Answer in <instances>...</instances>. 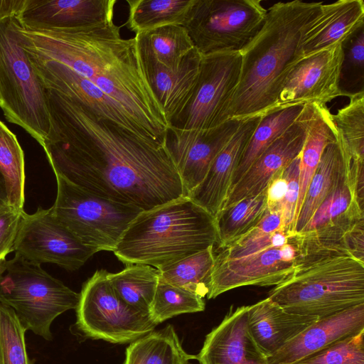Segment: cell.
<instances>
[{
    "mask_svg": "<svg viewBox=\"0 0 364 364\" xmlns=\"http://www.w3.org/2000/svg\"><path fill=\"white\" fill-rule=\"evenodd\" d=\"M46 92L50 129L42 147L54 173L144 211L186 196L167 143L140 138L77 100Z\"/></svg>",
    "mask_w": 364,
    "mask_h": 364,
    "instance_id": "obj_1",
    "label": "cell"
},
{
    "mask_svg": "<svg viewBox=\"0 0 364 364\" xmlns=\"http://www.w3.org/2000/svg\"><path fill=\"white\" fill-rule=\"evenodd\" d=\"M13 24L28 55L63 63L120 103L151 141H168L170 123L155 95L136 37L125 39L114 21L68 30Z\"/></svg>",
    "mask_w": 364,
    "mask_h": 364,
    "instance_id": "obj_2",
    "label": "cell"
},
{
    "mask_svg": "<svg viewBox=\"0 0 364 364\" xmlns=\"http://www.w3.org/2000/svg\"><path fill=\"white\" fill-rule=\"evenodd\" d=\"M322 4L294 0L267 9L262 28L240 51L239 82L225 122L264 115L272 109L289 68L302 58L301 39Z\"/></svg>",
    "mask_w": 364,
    "mask_h": 364,
    "instance_id": "obj_3",
    "label": "cell"
},
{
    "mask_svg": "<svg viewBox=\"0 0 364 364\" xmlns=\"http://www.w3.org/2000/svg\"><path fill=\"white\" fill-rule=\"evenodd\" d=\"M215 218L187 196L140 213L113 252L127 264L159 269L218 244Z\"/></svg>",
    "mask_w": 364,
    "mask_h": 364,
    "instance_id": "obj_4",
    "label": "cell"
},
{
    "mask_svg": "<svg viewBox=\"0 0 364 364\" xmlns=\"http://www.w3.org/2000/svg\"><path fill=\"white\" fill-rule=\"evenodd\" d=\"M268 298L287 312L318 318L364 304V262L350 255L299 258Z\"/></svg>",
    "mask_w": 364,
    "mask_h": 364,
    "instance_id": "obj_5",
    "label": "cell"
},
{
    "mask_svg": "<svg viewBox=\"0 0 364 364\" xmlns=\"http://www.w3.org/2000/svg\"><path fill=\"white\" fill-rule=\"evenodd\" d=\"M298 247L284 230L221 250L215 255L210 275L208 299L243 286H276L296 269Z\"/></svg>",
    "mask_w": 364,
    "mask_h": 364,
    "instance_id": "obj_6",
    "label": "cell"
},
{
    "mask_svg": "<svg viewBox=\"0 0 364 364\" xmlns=\"http://www.w3.org/2000/svg\"><path fill=\"white\" fill-rule=\"evenodd\" d=\"M79 299V293L50 275L41 264L18 253L6 261L5 272L0 276V303L14 309L26 331L51 341L54 319L75 309Z\"/></svg>",
    "mask_w": 364,
    "mask_h": 364,
    "instance_id": "obj_7",
    "label": "cell"
},
{
    "mask_svg": "<svg viewBox=\"0 0 364 364\" xmlns=\"http://www.w3.org/2000/svg\"><path fill=\"white\" fill-rule=\"evenodd\" d=\"M0 108L43 146L50 129L46 89L21 47L13 17L0 21Z\"/></svg>",
    "mask_w": 364,
    "mask_h": 364,
    "instance_id": "obj_8",
    "label": "cell"
},
{
    "mask_svg": "<svg viewBox=\"0 0 364 364\" xmlns=\"http://www.w3.org/2000/svg\"><path fill=\"white\" fill-rule=\"evenodd\" d=\"M57 196L50 208L55 218L84 245L114 251L130 223L143 210L114 202L55 173Z\"/></svg>",
    "mask_w": 364,
    "mask_h": 364,
    "instance_id": "obj_9",
    "label": "cell"
},
{
    "mask_svg": "<svg viewBox=\"0 0 364 364\" xmlns=\"http://www.w3.org/2000/svg\"><path fill=\"white\" fill-rule=\"evenodd\" d=\"M266 14L260 0H195L183 26L201 56L241 51Z\"/></svg>",
    "mask_w": 364,
    "mask_h": 364,
    "instance_id": "obj_10",
    "label": "cell"
},
{
    "mask_svg": "<svg viewBox=\"0 0 364 364\" xmlns=\"http://www.w3.org/2000/svg\"><path fill=\"white\" fill-rule=\"evenodd\" d=\"M105 269L97 270L83 284L76 307L77 332L83 337L128 343L157 326L149 314L125 303L115 292Z\"/></svg>",
    "mask_w": 364,
    "mask_h": 364,
    "instance_id": "obj_11",
    "label": "cell"
},
{
    "mask_svg": "<svg viewBox=\"0 0 364 364\" xmlns=\"http://www.w3.org/2000/svg\"><path fill=\"white\" fill-rule=\"evenodd\" d=\"M241 63L240 51L202 56L193 95L171 125L185 130L205 131L225 122V114L239 82Z\"/></svg>",
    "mask_w": 364,
    "mask_h": 364,
    "instance_id": "obj_12",
    "label": "cell"
},
{
    "mask_svg": "<svg viewBox=\"0 0 364 364\" xmlns=\"http://www.w3.org/2000/svg\"><path fill=\"white\" fill-rule=\"evenodd\" d=\"M14 251L28 261L53 263L69 271L80 268L97 251L84 245L53 215L51 208L23 211Z\"/></svg>",
    "mask_w": 364,
    "mask_h": 364,
    "instance_id": "obj_13",
    "label": "cell"
},
{
    "mask_svg": "<svg viewBox=\"0 0 364 364\" xmlns=\"http://www.w3.org/2000/svg\"><path fill=\"white\" fill-rule=\"evenodd\" d=\"M343 58L340 43L296 60L289 68L277 102L269 112L299 105H326L342 96L339 78Z\"/></svg>",
    "mask_w": 364,
    "mask_h": 364,
    "instance_id": "obj_14",
    "label": "cell"
},
{
    "mask_svg": "<svg viewBox=\"0 0 364 364\" xmlns=\"http://www.w3.org/2000/svg\"><path fill=\"white\" fill-rule=\"evenodd\" d=\"M245 119H230L205 131L171 125L167 145L181 177L186 196L203 181L213 161Z\"/></svg>",
    "mask_w": 364,
    "mask_h": 364,
    "instance_id": "obj_15",
    "label": "cell"
},
{
    "mask_svg": "<svg viewBox=\"0 0 364 364\" xmlns=\"http://www.w3.org/2000/svg\"><path fill=\"white\" fill-rule=\"evenodd\" d=\"M28 56L46 90L77 100L103 118L150 141L127 110L91 82L63 63Z\"/></svg>",
    "mask_w": 364,
    "mask_h": 364,
    "instance_id": "obj_16",
    "label": "cell"
},
{
    "mask_svg": "<svg viewBox=\"0 0 364 364\" xmlns=\"http://www.w3.org/2000/svg\"><path fill=\"white\" fill-rule=\"evenodd\" d=\"M116 0H25L16 18L27 28L77 29L113 21Z\"/></svg>",
    "mask_w": 364,
    "mask_h": 364,
    "instance_id": "obj_17",
    "label": "cell"
},
{
    "mask_svg": "<svg viewBox=\"0 0 364 364\" xmlns=\"http://www.w3.org/2000/svg\"><path fill=\"white\" fill-rule=\"evenodd\" d=\"M306 136V114L304 105L298 119L256 159L231 188L222 209L263 193L274 175L301 154Z\"/></svg>",
    "mask_w": 364,
    "mask_h": 364,
    "instance_id": "obj_18",
    "label": "cell"
},
{
    "mask_svg": "<svg viewBox=\"0 0 364 364\" xmlns=\"http://www.w3.org/2000/svg\"><path fill=\"white\" fill-rule=\"evenodd\" d=\"M249 306H241L228 312L206 335L196 359L200 364H267L250 332Z\"/></svg>",
    "mask_w": 364,
    "mask_h": 364,
    "instance_id": "obj_19",
    "label": "cell"
},
{
    "mask_svg": "<svg viewBox=\"0 0 364 364\" xmlns=\"http://www.w3.org/2000/svg\"><path fill=\"white\" fill-rule=\"evenodd\" d=\"M262 115L246 118L217 155L200 183L188 195L215 218L230 193L234 173Z\"/></svg>",
    "mask_w": 364,
    "mask_h": 364,
    "instance_id": "obj_20",
    "label": "cell"
},
{
    "mask_svg": "<svg viewBox=\"0 0 364 364\" xmlns=\"http://www.w3.org/2000/svg\"><path fill=\"white\" fill-rule=\"evenodd\" d=\"M364 330V304L318 318L277 353L267 364H292Z\"/></svg>",
    "mask_w": 364,
    "mask_h": 364,
    "instance_id": "obj_21",
    "label": "cell"
},
{
    "mask_svg": "<svg viewBox=\"0 0 364 364\" xmlns=\"http://www.w3.org/2000/svg\"><path fill=\"white\" fill-rule=\"evenodd\" d=\"M202 56L194 48L175 69L143 59L152 89L171 124L185 110L197 86Z\"/></svg>",
    "mask_w": 364,
    "mask_h": 364,
    "instance_id": "obj_22",
    "label": "cell"
},
{
    "mask_svg": "<svg viewBox=\"0 0 364 364\" xmlns=\"http://www.w3.org/2000/svg\"><path fill=\"white\" fill-rule=\"evenodd\" d=\"M318 319L287 312L268 297L248 308L250 332L267 358Z\"/></svg>",
    "mask_w": 364,
    "mask_h": 364,
    "instance_id": "obj_23",
    "label": "cell"
},
{
    "mask_svg": "<svg viewBox=\"0 0 364 364\" xmlns=\"http://www.w3.org/2000/svg\"><path fill=\"white\" fill-rule=\"evenodd\" d=\"M364 25L363 0H339L321 4L301 39L302 57L341 43L360 26Z\"/></svg>",
    "mask_w": 364,
    "mask_h": 364,
    "instance_id": "obj_24",
    "label": "cell"
},
{
    "mask_svg": "<svg viewBox=\"0 0 364 364\" xmlns=\"http://www.w3.org/2000/svg\"><path fill=\"white\" fill-rule=\"evenodd\" d=\"M304 108L306 114V136L300 155L299 197L294 223L325 147L338 139V131L332 114L326 105L306 104Z\"/></svg>",
    "mask_w": 364,
    "mask_h": 364,
    "instance_id": "obj_25",
    "label": "cell"
},
{
    "mask_svg": "<svg viewBox=\"0 0 364 364\" xmlns=\"http://www.w3.org/2000/svg\"><path fill=\"white\" fill-rule=\"evenodd\" d=\"M351 159L341 140L329 143L324 149L320 162L307 188L305 197L294 223L290 237L299 232L328 194L337 185L350 166Z\"/></svg>",
    "mask_w": 364,
    "mask_h": 364,
    "instance_id": "obj_26",
    "label": "cell"
},
{
    "mask_svg": "<svg viewBox=\"0 0 364 364\" xmlns=\"http://www.w3.org/2000/svg\"><path fill=\"white\" fill-rule=\"evenodd\" d=\"M196 355L183 348L171 325L152 331L130 343L123 364H186Z\"/></svg>",
    "mask_w": 364,
    "mask_h": 364,
    "instance_id": "obj_27",
    "label": "cell"
},
{
    "mask_svg": "<svg viewBox=\"0 0 364 364\" xmlns=\"http://www.w3.org/2000/svg\"><path fill=\"white\" fill-rule=\"evenodd\" d=\"M143 59H153L169 68H176L194 48L188 30L171 24L136 34Z\"/></svg>",
    "mask_w": 364,
    "mask_h": 364,
    "instance_id": "obj_28",
    "label": "cell"
},
{
    "mask_svg": "<svg viewBox=\"0 0 364 364\" xmlns=\"http://www.w3.org/2000/svg\"><path fill=\"white\" fill-rule=\"evenodd\" d=\"M303 109L304 105H294L262 115L261 120L235 170L231 188L240 181L256 159L298 119Z\"/></svg>",
    "mask_w": 364,
    "mask_h": 364,
    "instance_id": "obj_29",
    "label": "cell"
},
{
    "mask_svg": "<svg viewBox=\"0 0 364 364\" xmlns=\"http://www.w3.org/2000/svg\"><path fill=\"white\" fill-rule=\"evenodd\" d=\"M108 278L115 292L125 303L149 313L159 282V269L147 264H131L119 272H109Z\"/></svg>",
    "mask_w": 364,
    "mask_h": 364,
    "instance_id": "obj_30",
    "label": "cell"
},
{
    "mask_svg": "<svg viewBox=\"0 0 364 364\" xmlns=\"http://www.w3.org/2000/svg\"><path fill=\"white\" fill-rule=\"evenodd\" d=\"M195 0H127L129 28L136 34L161 26L183 25Z\"/></svg>",
    "mask_w": 364,
    "mask_h": 364,
    "instance_id": "obj_31",
    "label": "cell"
},
{
    "mask_svg": "<svg viewBox=\"0 0 364 364\" xmlns=\"http://www.w3.org/2000/svg\"><path fill=\"white\" fill-rule=\"evenodd\" d=\"M214 246L188 256L159 271V281L182 288L204 298L209 291L210 275L214 265Z\"/></svg>",
    "mask_w": 364,
    "mask_h": 364,
    "instance_id": "obj_32",
    "label": "cell"
},
{
    "mask_svg": "<svg viewBox=\"0 0 364 364\" xmlns=\"http://www.w3.org/2000/svg\"><path fill=\"white\" fill-rule=\"evenodd\" d=\"M267 210L265 191L223 208L215 218L218 247L224 248L248 232L259 223Z\"/></svg>",
    "mask_w": 364,
    "mask_h": 364,
    "instance_id": "obj_33",
    "label": "cell"
},
{
    "mask_svg": "<svg viewBox=\"0 0 364 364\" xmlns=\"http://www.w3.org/2000/svg\"><path fill=\"white\" fill-rule=\"evenodd\" d=\"M0 173L7 191L8 203L23 209L25 163L16 136L0 120Z\"/></svg>",
    "mask_w": 364,
    "mask_h": 364,
    "instance_id": "obj_34",
    "label": "cell"
},
{
    "mask_svg": "<svg viewBox=\"0 0 364 364\" xmlns=\"http://www.w3.org/2000/svg\"><path fill=\"white\" fill-rule=\"evenodd\" d=\"M349 99V103L332 114V119L351 161L364 162V93Z\"/></svg>",
    "mask_w": 364,
    "mask_h": 364,
    "instance_id": "obj_35",
    "label": "cell"
},
{
    "mask_svg": "<svg viewBox=\"0 0 364 364\" xmlns=\"http://www.w3.org/2000/svg\"><path fill=\"white\" fill-rule=\"evenodd\" d=\"M205 306L199 295L159 281L149 314L158 325L177 315L203 311Z\"/></svg>",
    "mask_w": 364,
    "mask_h": 364,
    "instance_id": "obj_36",
    "label": "cell"
},
{
    "mask_svg": "<svg viewBox=\"0 0 364 364\" xmlns=\"http://www.w3.org/2000/svg\"><path fill=\"white\" fill-rule=\"evenodd\" d=\"M343 58L339 89L343 97L364 93V25L341 42Z\"/></svg>",
    "mask_w": 364,
    "mask_h": 364,
    "instance_id": "obj_37",
    "label": "cell"
},
{
    "mask_svg": "<svg viewBox=\"0 0 364 364\" xmlns=\"http://www.w3.org/2000/svg\"><path fill=\"white\" fill-rule=\"evenodd\" d=\"M26 331L14 309L0 303V364H33L26 350Z\"/></svg>",
    "mask_w": 364,
    "mask_h": 364,
    "instance_id": "obj_38",
    "label": "cell"
},
{
    "mask_svg": "<svg viewBox=\"0 0 364 364\" xmlns=\"http://www.w3.org/2000/svg\"><path fill=\"white\" fill-rule=\"evenodd\" d=\"M364 330L292 364H364Z\"/></svg>",
    "mask_w": 364,
    "mask_h": 364,
    "instance_id": "obj_39",
    "label": "cell"
},
{
    "mask_svg": "<svg viewBox=\"0 0 364 364\" xmlns=\"http://www.w3.org/2000/svg\"><path fill=\"white\" fill-rule=\"evenodd\" d=\"M300 155L294 159L283 171V175L287 183V189L284 198L279 206V212L282 230L289 237L294 221L295 210L299 197Z\"/></svg>",
    "mask_w": 364,
    "mask_h": 364,
    "instance_id": "obj_40",
    "label": "cell"
},
{
    "mask_svg": "<svg viewBox=\"0 0 364 364\" xmlns=\"http://www.w3.org/2000/svg\"><path fill=\"white\" fill-rule=\"evenodd\" d=\"M23 211L9 203L0 205V262L14 251Z\"/></svg>",
    "mask_w": 364,
    "mask_h": 364,
    "instance_id": "obj_41",
    "label": "cell"
},
{
    "mask_svg": "<svg viewBox=\"0 0 364 364\" xmlns=\"http://www.w3.org/2000/svg\"><path fill=\"white\" fill-rule=\"evenodd\" d=\"M284 169L274 175L265 189L267 208L269 210L279 211V206L284 198L287 183L283 175Z\"/></svg>",
    "mask_w": 364,
    "mask_h": 364,
    "instance_id": "obj_42",
    "label": "cell"
},
{
    "mask_svg": "<svg viewBox=\"0 0 364 364\" xmlns=\"http://www.w3.org/2000/svg\"><path fill=\"white\" fill-rule=\"evenodd\" d=\"M25 0H0V21L16 17L19 14Z\"/></svg>",
    "mask_w": 364,
    "mask_h": 364,
    "instance_id": "obj_43",
    "label": "cell"
},
{
    "mask_svg": "<svg viewBox=\"0 0 364 364\" xmlns=\"http://www.w3.org/2000/svg\"><path fill=\"white\" fill-rule=\"evenodd\" d=\"M6 203H8L7 191L4 179L0 173V205Z\"/></svg>",
    "mask_w": 364,
    "mask_h": 364,
    "instance_id": "obj_44",
    "label": "cell"
},
{
    "mask_svg": "<svg viewBox=\"0 0 364 364\" xmlns=\"http://www.w3.org/2000/svg\"><path fill=\"white\" fill-rule=\"evenodd\" d=\"M6 261L0 262V276L5 272L6 269Z\"/></svg>",
    "mask_w": 364,
    "mask_h": 364,
    "instance_id": "obj_45",
    "label": "cell"
},
{
    "mask_svg": "<svg viewBox=\"0 0 364 364\" xmlns=\"http://www.w3.org/2000/svg\"><path fill=\"white\" fill-rule=\"evenodd\" d=\"M186 364H195V363H191V360L190 361H188ZM197 364H200V363H197Z\"/></svg>",
    "mask_w": 364,
    "mask_h": 364,
    "instance_id": "obj_46",
    "label": "cell"
}]
</instances>
